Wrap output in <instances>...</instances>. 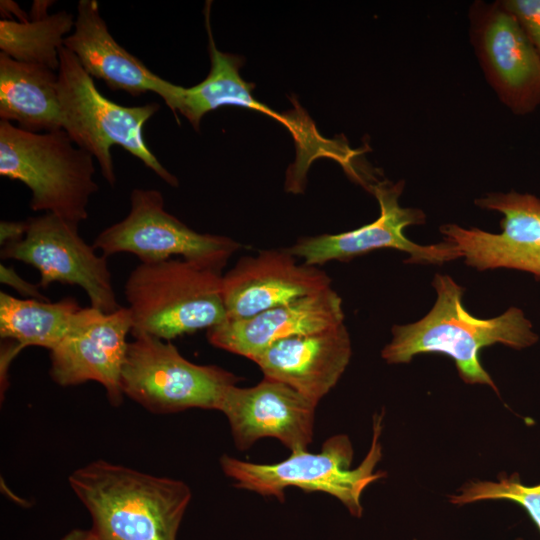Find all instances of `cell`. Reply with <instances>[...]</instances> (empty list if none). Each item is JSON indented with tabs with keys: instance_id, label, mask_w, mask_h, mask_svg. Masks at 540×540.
Here are the masks:
<instances>
[{
	"instance_id": "obj_20",
	"label": "cell",
	"mask_w": 540,
	"mask_h": 540,
	"mask_svg": "<svg viewBox=\"0 0 540 540\" xmlns=\"http://www.w3.org/2000/svg\"><path fill=\"white\" fill-rule=\"evenodd\" d=\"M0 119L34 133L62 129L58 74L0 52Z\"/></svg>"
},
{
	"instance_id": "obj_4",
	"label": "cell",
	"mask_w": 540,
	"mask_h": 540,
	"mask_svg": "<svg viewBox=\"0 0 540 540\" xmlns=\"http://www.w3.org/2000/svg\"><path fill=\"white\" fill-rule=\"evenodd\" d=\"M93 158L63 129L34 133L0 121V175L31 190L33 211L78 225L86 220L89 199L99 189Z\"/></svg>"
},
{
	"instance_id": "obj_2",
	"label": "cell",
	"mask_w": 540,
	"mask_h": 540,
	"mask_svg": "<svg viewBox=\"0 0 540 540\" xmlns=\"http://www.w3.org/2000/svg\"><path fill=\"white\" fill-rule=\"evenodd\" d=\"M68 482L103 540H176L192 496L181 480L104 460L74 470Z\"/></svg>"
},
{
	"instance_id": "obj_5",
	"label": "cell",
	"mask_w": 540,
	"mask_h": 540,
	"mask_svg": "<svg viewBox=\"0 0 540 540\" xmlns=\"http://www.w3.org/2000/svg\"><path fill=\"white\" fill-rule=\"evenodd\" d=\"M58 92L62 129L80 148L93 155L105 180L114 186L116 175L111 147L119 145L172 187L179 185L151 152L143 137L145 123L159 110L158 103L123 106L103 96L77 57L59 50Z\"/></svg>"
},
{
	"instance_id": "obj_13",
	"label": "cell",
	"mask_w": 540,
	"mask_h": 540,
	"mask_svg": "<svg viewBox=\"0 0 540 540\" xmlns=\"http://www.w3.org/2000/svg\"><path fill=\"white\" fill-rule=\"evenodd\" d=\"M316 406L292 387L264 377L252 387H228L218 410L226 416L238 449L272 437L294 451L312 442Z\"/></svg>"
},
{
	"instance_id": "obj_14",
	"label": "cell",
	"mask_w": 540,
	"mask_h": 540,
	"mask_svg": "<svg viewBox=\"0 0 540 540\" xmlns=\"http://www.w3.org/2000/svg\"><path fill=\"white\" fill-rule=\"evenodd\" d=\"M316 266L298 264L287 249L245 256L222 276L227 319H242L290 303L330 286Z\"/></svg>"
},
{
	"instance_id": "obj_23",
	"label": "cell",
	"mask_w": 540,
	"mask_h": 540,
	"mask_svg": "<svg viewBox=\"0 0 540 540\" xmlns=\"http://www.w3.org/2000/svg\"><path fill=\"white\" fill-rule=\"evenodd\" d=\"M483 500H510L522 506L540 531V484L528 486L518 477L499 481H471L450 496V502L464 505Z\"/></svg>"
},
{
	"instance_id": "obj_9",
	"label": "cell",
	"mask_w": 540,
	"mask_h": 540,
	"mask_svg": "<svg viewBox=\"0 0 540 540\" xmlns=\"http://www.w3.org/2000/svg\"><path fill=\"white\" fill-rule=\"evenodd\" d=\"M25 237L1 249L2 259L29 264L40 273L39 286L54 282L81 287L91 307L112 313L119 305L107 256L98 255L78 232V224L55 214L30 217Z\"/></svg>"
},
{
	"instance_id": "obj_8",
	"label": "cell",
	"mask_w": 540,
	"mask_h": 540,
	"mask_svg": "<svg viewBox=\"0 0 540 540\" xmlns=\"http://www.w3.org/2000/svg\"><path fill=\"white\" fill-rule=\"evenodd\" d=\"M92 245L107 257L130 253L140 263H156L178 255L219 272L240 248L229 237L196 232L166 211L160 191L143 188L131 191L126 217L101 231Z\"/></svg>"
},
{
	"instance_id": "obj_24",
	"label": "cell",
	"mask_w": 540,
	"mask_h": 540,
	"mask_svg": "<svg viewBox=\"0 0 540 540\" xmlns=\"http://www.w3.org/2000/svg\"><path fill=\"white\" fill-rule=\"evenodd\" d=\"M501 6L516 18L540 55V0H506Z\"/></svg>"
},
{
	"instance_id": "obj_10",
	"label": "cell",
	"mask_w": 540,
	"mask_h": 540,
	"mask_svg": "<svg viewBox=\"0 0 540 540\" xmlns=\"http://www.w3.org/2000/svg\"><path fill=\"white\" fill-rule=\"evenodd\" d=\"M403 181L371 183L368 186L380 206V215L373 222L357 229L339 233L300 238L287 250L310 266L329 261H349L376 249L393 248L410 254L407 262L443 263L461 256L457 246L449 241L435 245H419L403 233L405 227L424 222L422 211L403 208L399 197Z\"/></svg>"
},
{
	"instance_id": "obj_27",
	"label": "cell",
	"mask_w": 540,
	"mask_h": 540,
	"mask_svg": "<svg viewBox=\"0 0 540 540\" xmlns=\"http://www.w3.org/2000/svg\"><path fill=\"white\" fill-rule=\"evenodd\" d=\"M60 540H103L91 529H73Z\"/></svg>"
},
{
	"instance_id": "obj_3",
	"label": "cell",
	"mask_w": 540,
	"mask_h": 540,
	"mask_svg": "<svg viewBox=\"0 0 540 540\" xmlns=\"http://www.w3.org/2000/svg\"><path fill=\"white\" fill-rule=\"evenodd\" d=\"M222 276L182 258L140 263L124 285L132 336L148 334L171 341L223 323L227 314Z\"/></svg>"
},
{
	"instance_id": "obj_26",
	"label": "cell",
	"mask_w": 540,
	"mask_h": 540,
	"mask_svg": "<svg viewBox=\"0 0 540 540\" xmlns=\"http://www.w3.org/2000/svg\"><path fill=\"white\" fill-rule=\"evenodd\" d=\"M28 230V220L24 221H9L2 220L0 222V244H7L21 241Z\"/></svg>"
},
{
	"instance_id": "obj_16",
	"label": "cell",
	"mask_w": 540,
	"mask_h": 540,
	"mask_svg": "<svg viewBox=\"0 0 540 540\" xmlns=\"http://www.w3.org/2000/svg\"><path fill=\"white\" fill-rule=\"evenodd\" d=\"M346 326L280 340L251 360L264 377L282 382L318 402L337 384L351 358Z\"/></svg>"
},
{
	"instance_id": "obj_25",
	"label": "cell",
	"mask_w": 540,
	"mask_h": 540,
	"mask_svg": "<svg viewBox=\"0 0 540 540\" xmlns=\"http://www.w3.org/2000/svg\"><path fill=\"white\" fill-rule=\"evenodd\" d=\"M0 281L2 284L12 287L26 299L49 301L40 291L39 284L30 283L20 277L12 266L0 264Z\"/></svg>"
},
{
	"instance_id": "obj_6",
	"label": "cell",
	"mask_w": 540,
	"mask_h": 540,
	"mask_svg": "<svg viewBox=\"0 0 540 540\" xmlns=\"http://www.w3.org/2000/svg\"><path fill=\"white\" fill-rule=\"evenodd\" d=\"M382 416H374L371 447L356 468H350L353 448L348 436L338 434L328 438L319 453L306 449L291 451L290 456L274 464H259L222 455L223 472L235 481V486L263 496L284 500L290 487L312 492L320 491L337 498L355 517H361V495L368 485L382 478L374 472L382 457L379 436Z\"/></svg>"
},
{
	"instance_id": "obj_19",
	"label": "cell",
	"mask_w": 540,
	"mask_h": 540,
	"mask_svg": "<svg viewBox=\"0 0 540 540\" xmlns=\"http://www.w3.org/2000/svg\"><path fill=\"white\" fill-rule=\"evenodd\" d=\"M211 1L206 2L205 22L209 39L211 69L200 83L186 88L177 85L169 108L177 118L179 111L199 131L201 119L210 111L223 106H238L261 112L282 125L287 122L286 114H281L253 95L254 83L246 82L240 75L244 58L220 51L214 41L210 24Z\"/></svg>"
},
{
	"instance_id": "obj_15",
	"label": "cell",
	"mask_w": 540,
	"mask_h": 540,
	"mask_svg": "<svg viewBox=\"0 0 540 540\" xmlns=\"http://www.w3.org/2000/svg\"><path fill=\"white\" fill-rule=\"evenodd\" d=\"M344 323L342 299L331 287L254 316L226 319L207 330L213 346L252 359L270 345Z\"/></svg>"
},
{
	"instance_id": "obj_21",
	"label": "cell",
	"mask_w": 540,
	"mask_h": 540,
	"mask_svg": "<svg viewBox=\"0 0 540 540\" xmlns=\"http://www.w3.org/2000/svg\"><path fill=\"white\" fill-rule=\"evenodd\" d=\"M82 307L73 297L56 302L19 299L0 292V337L17 344L53 350L66 337Z\"/></svg>"
},
{
	"instance_id": "obj_18",
	"label": "cell",
	"mask_w": 540,
	"mask_h": 540,
	"mask_svg": "<svg viewBox=\"0 0 540 540\" xmlns=\"http://www.w3.org/2000/svg\"><path fill=\"white\" fill-rule=\"evenodd\" d=\"M481 50L503 100L527 113L540 103V55L516 18L501 5L481 33Z\"/></svg>"
},
{
	"instance_id": "obj_7",
	"label": "cell",
	"mask_w": 540,
	"mask_h": 540,
	"mask_svg": "<svg viewBox=\"0 0 540 540\" xmlns=\"http://www.w3.org/2000/svg\"><path fill=\"white\" fill-rule=\"evenodd\" d=\"M121 373L123 395L152 413L190 408L219 409L237 378L216 365L195 364L171 342L148 334L133 335Z\"/></svg>"
},
{
	"instance_id": "obj_17",
	"label": "cell",
	"mask_w": 540,
	"mask_h": 540,
	"mask_svg": "<svg viewBox=\"0 0 540 540\" xmlns=\"http://www.w3.org/2000/svg\"><path fill=\"white\" fill-rule=\"evenodd\" d=\"M63 46L77 57L89 76L103 80L111 90L132 96L153 92L169 105L177 85L154 74L113 38L97 1L78 2L74 31L66 36Z\"/></svg>"
},
{
	"instance_id": "obj_11",
	"label": "cell",
	"mask_w": 540,
	"mask_h": 540,
	"mask_svg": "<svg viewBox=\"0 0 540 540\" xmlns=\"http://www.w3.org/2000/svg\"><path fill=\"white\" fill-rule=\"evenodd\" d=\"M131 329L128 307L112 313L82 308L69 333L50 351V377L63 387L95 381L104 387L113 406L120 405L126 337Z\"/></svg>"
},
{
	"instance_id": "obj_12",
	"label": "cell",
	"mask_w": 540,
	"mask_h": 540,
	"mask_svg": "<svg viewBox=\"0 0 540 540\" xmlns=\"http://www.w3.org/2000/svg\"><path fill=\"white\" fill-rule=\"evenodd\" d=\"M504 215L502 232L492 234L455 224L441 227L468 265L479 270L509 268L540 278V198L516 192L496 193L476 201Z\"/></svg>"
},
{
	"instance_id": "obj_22",
	"label": "cell",
	"mask_w": 540,
	"mask_h": 540,
	"mask_svg": "<svg viewBox=\"0 0 540 540\" xmlns=\"http://www.w3.org/2000/svg\"><path fill=\"white\" fill-rule=\"evenodd\" d=\"M74 23L73 15L64 10L26 21L1 19V52L16 61L56 71L59 68V50Z\"/></svg>"
},
{
	"instance_id": "obj_1",
	"label": "cell",
	"mask_w": 540,
	"mask_h": 540,
	"mask_svg": "<svg viewBox=\"0 0 540 540\" xmlns=\"http://www.w3.org/2000/svg\"><path fill=\"white\" fill-rule=\"evenodd\" d=\"M433 286L437 299L432 309L415 323L393 326L382 358L400 364L420 353H442L453 359L464 382L488 385L498 392L481 364L480 351L496 343L517 350L532 346L538 336L531 322L515 307L490 319L473 316L463 306V287L448 275H435Z\"/></svg>"
},
{
	"instance_id": "obj_28",
	"label": "cell",
	"mask_w": 540,
	"mask_h": 540,
	"mask_svg": "<svg viewBox=\"0 0 540 540\" xmlns=\"http://www.w3.org/2000/svg\"><path fill=\"white\" fill-rule=\"evenodd\" d=\"M516 540H523L522 538H517Z\"/></svg>"
}]
</instances>
